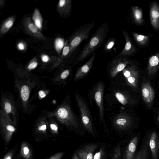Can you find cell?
<instances>
[{
	"label": "cell",
	"mask_w": 159,
	"mask_h": 159,
	"mask_svg": "<svg viewBox=\"0 0 159 159\" xmlns=\"http://www.w3.org/2000/svg\"><path fill=\"white\" fill-rule=\"evenodd\" d=\"M109 30L107 22L102 24L98 27L78 56L77 63L84 60L101 46L107 36Z\"/></svg>",
	"instance_id": "6da1fadb"
},
{
	"label": "cell",
	"mask_w": 159,
	"mask_h": 159,
	"mask_svg": "<svg viewBox=\"0 0 159 159\" xmlns=\"http://www.w3.org/2000/svg\"><path fill=\"white\" fill-rule=\"evenodd\" d=\"M94 25V22L87 23L82 25L75 31L70 39L69 45L70 52L69 54L78 49L81 43L88 39L90 31Z\"/></svg>",
	"instance_id": "7a4b0ae2"
},
{
	"label": "cell",
	"mask_w": 159,
	"mask_h": 159,
	"mask_svg": "<svg viewBox=\"0 0 159 159\" xmlns=\"http://www.w3.org/2000/svg\"><path fill=\"white\" fill-rule=\"evenodd\" d=\"M75 96L83 125L87 131L93 134V131L92 120L87 105L80 94L76 93Z\"/></svg>",
	"instance_id": "3957f363"
},
{
	"label": "cell",
	"mask_w": 159,
	"mask_h": 159,
	"mask_svg": "<svg viewBox=\"0 0 159 159\" xmlns=\"http://www.w3.org/2000/svg\"><path fill=\"white\" fill-rule=\"evenodd\" d=\"M104 85L102 82L97 84L93 91L94 100L98 107L99 110L100 121H102L106 129L105 124L104 110L103 103V95Z\"/></svg>",
	"instance_id": "277c9868"
},
{
	"label": "cell",
	"mask_w": 159,
	"mask_h": 159,
	"mask_svg": "<svg viewBox=\"0 0 159 159\" xmlns=\"http://www.w3.org/2000/svg\"><path fill=\"white\" fill-rule=\"evenodd\" d=\"M128 63L127 59L122 57H117L114 58L110 65L109 73L111 77H115L119 72L125 69Z\"/></svg>",
	"instance_id": "5b68a950"
},
{
	"label": "cell",
	"mask_w": 159,
	"mask_h": 159,
	"mask_svg": "<svg viewBox=\"0 0 159 159\" xmlns=\"http://www.w3.org/2000/svg\"><path fill=\"white\" fill-rule=\"evenodd\" d=\"M141 93L144 101L149 107H150L155 98V92L149 82L145 81L143 83Z\"/></svg>",
	"instance_id": "8992f818"
},
{
	"label": "cell",
	"mask_w": 159,
	"mask_h": 159,
	"mask_svg": "<svg viewBox=\"0 0 159 159\" xmlns=\"http://www.w3.org/2000/svg\"><path fill=\"white\" fill-rule=\"evenodd\" d=\"M132 120L128 115L125 113L118 114L114 118L113 125L120 130H123L129 128L131 125Z\"/></svg>",
	"instance_id": "52a82bcc"
},
{
	"label": "cell",
	"mask_w": 159,
	"mask_h": 159,
	"mask_svg": "<svg viewBox=\"0 0 159 159\" xmlns=\"http://www.w3.org/2000/svg\"><path fill=\"white\" fill-rule=\"evenodd\" d=\"M122 71L128 84L133 88L136 89L139 78L138 72L132 67L125 68Z\"/></svg>",
	"instance_id": "ba28073f"
},
{
	"label": "cell",
	"mask_w": 159,
	"mask_h": 159,
	"mask_svg": "<svg viewBox=\"0 0 159 159\" xmlns=\"http://www.w3.org/2000/svg\"><path fill=\"white\" fill-rule=\"evenodd\" d=\"M95 55L96 53H93L89 60L78 69L75 76L76 80L82 78L90 71L93 65Z\"/></svg>",
	"instance_id": "9c48e42d"
},
{
	"label": "cell",
	"mask_w": 159,
	"mask_h": 159,
	"mask_svg": "<svg viewBox=\"0 0 159 159\" xmlns=\"http://www.w3.org/2000/svg\"><path fill=\"white\" fill-rule=\"evenodd\" d=\"M57 113L58 116L66 120L65 121L68 123L69 124L75 127L78 126V120L69 110L66 108H61L58 110Z\"/></svg>",
	"instance_id": "30bf717a"
},
{
	"label": "cell",
	"mask_w": 159,
	"mask_h": 159,
	"mask_svg": "<svg viewBox=\"0 0 159 159\" xmlns=\"http://www.w3.org/2000/svg\"><path fill=\"white\" fill-rule=\"evenodd\" d=\"M97 147L96 144L86 145L77 151V154L80 159H93V153Z\"/></svg>",
	"instance_id": "8fae6325"
},
{
	"label": "cell",
	"mask_w": 159,
	"mask_h": 159,
	"mask_svg": "<svg viewBox=\"0 0 159 159\" xmlns=\"http://www.w3.org/2000/svg\"><path fill=\"white\" fill-rule=\"evenodd\" d=\"M149 146L153 159H157V154L159 150V140L155 132H153L151 135Z\"/></svg>",
	"instance_id": "7c38bea8"
},
{
	"label": "cell",
	"mask_w": 159,
	"mask_h": 159,
	"mask_svg": "<svg viewBox=\"0 0 159 159\" xmlns=\"http://www.w3.org/2000/svg\"><path fill=\"white\" fill-rule=\"evenodd\" d=\"M138 140V137L135 136L130 141L125 152V159H134Z\"/></svg>",
	"instance_id": "4fadbf2b"
},
{
	"label": "cell",
	"mask_w": 159,
	"mask_h": 159,
	"mask_svg": "<svg viewBox=\"0 0 159 159\" xmlns=\"http://www.w3.org/2000/svg\"><path fill=\"white\" fill-rule=\"evenodd\" d=\"M123 33L125 39L126 43L124 48L117 57L129 55L133 51L132 44L128 34L126 31L124 30L123 31Z\"/></svg>",
	"instance_id": "5bb4252c"
},
{
	"label": "cell",
	"mask_w": 159,
	"mask_h": 159,
	"mask_svg": "<svg viewBox=\"0 0 159 159\" xmlns=\"http://www.w3.org/2000/svg\"><path fill=\"white\" fill-rule=\"evenodd\" d=\"M32 19L35 25L39 30L42 27L43 19L39 9L36 8L34 11Z\"/></svg>",
	"instance_id": "9a60e30c"
},
{
	"label": "cell",
	"mask_w": 159,
	"mask_h": 159,
	"mask_svg": "<svg viewBox=\"0 0 159 159\" xmlns=\"http://www.w3.org/2000/svg\"><path fill=\"white\" fill-rule=\"evenodd\" d=\"M14 21L13 17H11L7 19L2 25L0 30L1 35L7 32L13 26Z\"/></svg>",
	"instance_id": "2e32d148"
},
{
	"label": "cell",
	"mask_w": 159,
	"mask_h": 159,
	"mask_svg": "<svg viewBox=\"0 0 159 159\" xmlns=\"http://www.w3.org/2000/svg\"><path fill=\"white\" fill-rule=\"evenodd\" d=\"M148 144L146 142L137 153L134 159H148Z\"/></svg>",
	"instance_id": "e0dca14e"
},
{
	"label": "cell",
	"mask_w": 159,
	"mask_h": 159,
	"mask_svg": "<svg viewBox=\"0 0 159 159\" xmlns=\"http://www.w3.org/2000/svg\"><path fill=\"white\" fill-rule=\"evenodd\" d=\"M27 30L32 35H34L39 37H43L41 34H40L38 30V28L33 23L29 22L27 26Z\"/></svg>",
	"instance_id": "ac0fdd59"
},
{
	"label": "cell",
	"mask_w": 159,
	"mask_h": 159,
	"mask_svg": "<svg viewBox=\"0 0 159 159\" xmlns=\"http://www.w3.org/2000/svg\"><path fill=\"white\" fill-rule=\"evenodd\" d=\"M115 39L111 38L109 39L105 43L104 46V50L106 52H110L115 43Z\"/></svg>",
	"instance_id": "d6986e66"
},
{
	"label": "cell",
	"mask_w": 159,
	"mask_h": 159,
	"mask_svg": "<svg viewBox=\"0 0 159 159\" xmlns=\"http://www.w3.org/2000/svg\"><path fill=\"white\" fill-rule=\"evenodd\" d=\"M115 96L118 101L124 105H126L128 103V100L126 96L120 92H117L115 93Z\"/></svg>",
	"instance_id": "ffe728a7"
},
{
	"label": "cell",
	"mask_w": 159,
	"mask_h": 159,
	"mask_svg": "<svg viewBox=\"0 0 159 159\" xmlns=\"http://www.w3.org/2000/svg\"><path fill=\"white\" fill-rule=\"evenodd\" d=\"M21 95L22 99L24 101L28 100L30 95V90L26 85L22 86L21 89Z\"/></svg>",
	"instance_id": "44dd1931"
},
{
	"label": "cell",
	"mask_w": 159,
	"mask_h": 159,
	"mask_svg": "<svg viewBox=\"0 0 159 159\" xmlns=\"http://www.w3.org/2000/svg\"><path fill=\"white\" fill-rule=\"evenodd\" d=\"M151 14L152 24L156 25L157 21L156 20L159 18V12L155 9H152L151 11Z\"/></svg>",
	"instance_id": "7402d4cb"
},
{
	"label": "cell",
	"mask_w": 159,
	"mask_h": 159,
	"mask_svg": "<svg viewBox=\"0 0 159 159\" xmlns=\"http://www.w3.org/2000/svg\"><path fill=\"white\" fill-rule=\"evenodd\" d=\"M54 44L56 50L58 52L63 47L64 43L62 39L58 38L55 39Z\"/></svg>",
	"instance_id": "603a6c76"
},
{
	"label": "cell",
	"mask_w": 159,
	"mask_h": 159,
	"mask_svg": "<svg viewBox=\"0 0 159 159\" xmlns=\"http://www.w3.org/2000/svg\"><path fill=\"white\" fill-rule=\"evenodd\" d=\"M133 10V14L135 19L138 21L141 20L142 17L141 11L137 9H134Z\"/></svg>",
	"instance_id": "cb8c5ba5"
},
{
	"label": "cell",
	"mask_w": 159,
	"mask_h": 159,
	"mask_svg": "<svg viewBox=\"0 0 159 159\" xmlns=\"http://www.w3.org/2000/svg\"><path fill=\"white\" fill-rule=\"evenodd\" d=\"M70 48L69 45H66L63 47L62 55L63 57H66L70 54Z\"/></svg>",
	"instance_id": "d4e9b609"
},
{
	"label": "cell",
	"mask_w": 159,
	"mask_h": 159,
	"mask_svg": "<svg viewBox=\"0 0 159 159\" xmlns=\"http://www.w3.org/2000/svg\"><path fill=\"white\" fill-rule=\"evenodd\" d=\"M103 152L102 148H100L98 152H96L93 156V159H101Z\"/></svg>",
	"instance_id": "484cf974"
},
{
	"label": "cell",
	"mask_w": 159,
	"mask_h": 159,
	"mask_svg": "<svg viewBox=\"0 0 159 159\" xmlns=\"http://www.w3.org/2000/svg\"><path fill=\"white\" fill-rule=\"evenodd\" d=\"M70 71L68 70H66L64 71L61 74V78L62 79L66 78L69 75Z\"/></svg>",
	"instance_id": "4316f807"
},
{
	"label": "cell",
	"mask_w": 159,
	"mask_h": 159,
	"mask_svg": "<svg viewBox=\"0 0 159 159\" xmlns=\"http://www.w3.org/2000/svg\"><path fill=\"white\" fill-rule=\"evenodd\" d=\"M5 109L7 113H10L11 110V106L9 102H6L5 105Z\"/></svg>",
	"instance_id": "83f0119b"
},
{
	"label": "cell",
	"mask_w": 159,
	"mask_h": 159,
	"mask_svg": "<svg viewBox=\"0 0 159 159\" xmlns=\"http://www.w3.org/2000/svg\"><path fill=\"white\" fill-rule=\"evenodd\" d=\"M135 37L137 41L139 42L142 41L146 38V36L142 35H139Z\"/></svg>",
	"instance_id": "f1b7e54d"
},
{
	"label": "cell",
	"mask_w": 159,
	"mask_h": 159,
	"mask_svg": "<svg viewBox=\"0 0 159 159\" xmlns=\"http://www.w3.org/2000/svg\"><path fill=\"white\" fill-rule=\"evenodd\" d=\"M63 154V153H59L53 156L50 159H60Z\"/></svg>",
	"instance_id": "f546056e"
},
{
	"label": "cell",
	"mask_w": 159,
	"mask_h": 159,
	"mask_svg": "<svg viewBox=\"0 0 159 159\" xmlns=\"http://www.w3.org/2000/svg\"><path fill=\"white\" fill-rule=\"evenodd\" d=\"M38 63L36 62H33L30 63L28 66V68L29 69H33L35 68L37 66Z\"/></svg>",
	"instance_id": "4dcf8cb0"
},
{
	"label": "cell",
	"mask_w": 159,
	"mask_h": 159,
	"mask_svg": "<svg viewBox=\"0 0 159 159\" xmlns=\"http://www.w3.org/2000/svg\"><path fill=\"white\" fill-rule=\"evenodd\" d=\"M67 2V0H60L58 2V6L60 8L64 6Z\"/></svg>",
	"instance_id": "1f68e13d"
},
{
	"label": "cell",
	"mask_w": 159,
	"mask_h": 159,
	"mask_svg": "<svg viewBox=\"0 0 159 159\" xmlns=\"http://www.w3.org/2000/svg\"><path fill=\"white\" fill-rule=\"evenodd\" d=\"M41 59L43 62H47L49 60V57L47 55H43L41 56Z\"/></svg>",
	"instance_id": "d6a6232c"
},
{
	"label": "cell",
	"mask_w": 159,
	"mask_h": 159,
	"mask_svg": "<svg viewBox=\"0 0 159 159\" xmlns=\"http://www.w3.org/2000/svg\"><path fill=\"white\" fill-rule=\"evenodd\" d=\"M114 153L120 157L121 153L120 146H119L116 147L115 149Z\"/></svg>",
	"instance_id": "836d02e7"
},
{
	"label": "cell",
	"mask_w": 159,
	"mask_h": 159,
	"mask_svg": "<svg viewBox=\"0 0 159 159\" xmlns=\"http://www.w3.org/2000/svg\"><path fill=\"white\" fill-rule=\"evenodd\" d=\"M18 48L20 50H23L25 48V46L22 43H20L18 44Z\"/></svg>",
	"instance_id": "e575fe53"
},
{
	"label": "cell",
	"mask_w": 159,
	"mask_h": 159,
	"mask_svg": "<svg viewBox=\"0 0 159 159\" xmlns=\"http://www.w3.org/2000/svg\"><path fill=\"white\" fill-rule=\"evenodd\" d=\"M7 128L8 130L11 132H14L15 130L13 126L11 125H8L7 126Z\"/></svg>",
	"instance_id": "d590c367"
},
{
	"label": "cell",
	"mask_w": 159,
	"mask_h": 159,
	"mask_svg": "<svg viewBox=\"0 0 159 159\" xmlns=\"http://www.w3.org/2000/svg\"><path fill=\"white\" fill-rule=\"evenodd\" d=\"M39 94L41 98H43L46 96L45 93L43 91H40L39 92Z\"/></svg>",
	"instance_id": "8d00e7d4"
},
{
	"label": "cell",
	"mask_w": 159,
	"mask_h": 159,
	"mask_svg": "<svg viewBox=\"0 0 159 159\" xmlns=\"http://www.w3.org/2000/svg\"><path fill=\"white\" fill-rule=\"evenodd\" d=\"M50 126L52 129L54 130H57V128L55 125L52 124L50 125Z\"/></svg>",
	"instance_id": "74e56055"
},
{
	"label": "cell",
	"mask_w": 159,
	"mask_h": 159,
	"mask_svg": "<svg viewBox=\"0 0 159 159\" xmlns=\"http://www.w3.org/2000/svg\"><path fill=\"white\" fill-rule=\"evenodd\" d=\"M29 149L27 147H25L24 149V152L25 154L27 155L29 152Z\"/></svg>",
	"instance_id": "f35d334b"
},
{
	"label": "cell",
	"mask_w": 159,
	"mask_h": 159,
	"mask_svg": "<svg viewBox=\"0 0 159 159\" xmlns=\"http://www.w3.org/2000/svg\"><path fill=\"white\" fill-rule=\"evenodd\" d=\"M46 125H43L39 128V130H44L46 129Z\"/></svg>",
	"instance_id": "ab89813d"
},
{
	"label": "cell",
	"mask_w": 159,
	"mask_h": 159,
	"mask_svg": "<svg viewBox=\"0 0 159 159\" xmlns=\"http://www.w3.org/2000/svg\"><path fill=\"white\" fill-rule=\"evenodd\" d=\"M73 159H80L76 154H75L73 157Z\"/></svg>",
	"instance_id": "60d3db41"
},
{
	"label": "cell",
	"mask_w": 159,
	"mask_h": 159,
	"mask_svg": "<svg viewBox=\"0 0 159 159\" xmlns=\"http://www.w3.org/2000/svg\"><path fill=\"white\" fill-rule=\"evenodd\" d=\"M6 159H11V158L9 156Z\"/></svg>",
	"instance_id": "b9f144b4"
},
{
	"label": "cell",
	"mask_w": 159,
	"mask_h": 159,
	"mask_svg": "<svg viewBox=\"0 0 159 159\" xmlns=\"http://www.w3.org/2000/svg\"><path fill=\"white\" fill-rule=\"evenodd\" d=\"M157 120L159 122V115L158 116Z\"/></svg>",
	"instance_id": "7bdbcfd3"
}]
</instances>
